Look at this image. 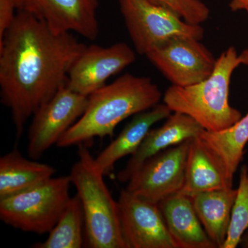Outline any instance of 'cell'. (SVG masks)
I'll return each mask as SVG.
<instances>
[{
	"label": "cell",
	"instance_id": "obj_5",
	"mask_svg": "<svg viewBox=\"0 0 248 248\" xmlns=\"http://www.w3.org/2000/svg\"><path fill=\"white\" fill-rule=\"evenodd\" d=\"M70 176L50 178L40 185L0 200V218L27 232H50L71 200Z\"/></svg>",
	"mask_w": 248,
	"mask_h": 248
},
{
	"label": "cell",
	"instance_id": "obj_13",
	"mask_svg": "<svg viewBox=\"0 0 248 248\" xmlns=\"http://www.w3.org/2000/svg\"><path fill=\"white\" fill-rule=\"evenodd\" d=\"M203 130L200 124L189 116L179 112L171 114L164 125L148 132L126 166L117 174V179L120 182H128L147 160L170 147L197 138Z\"/></svg>",
	"mask_w": 248,
	"mask_h": 248
},
{
	"label": "cell",
	"instance_id": "obj_7",
	"mask_svg": "<svg viewBox=\"0 0 248 248\" xmlns=\"http://www.w3.org/2000/svg\"><path fill=\"white\" fill-rule=\"evenodd\" d=\"M172 86L197 84L208 78L217 59L200 40L186 36L171 37L146 55Z\"/></svg>",
	"mask_w": 248,
	"mask_h": 248
},
{
	"label": "cell",
	"instance_id": "obj_19",
	"mask_svg": "<svg viewBox=\"0 0 248 248\" xmlns=\"http://www.w3.org/2000/svg\"><path fill=\"white\" fill-rule=\"evenodd\" d=\"M199 138L221 165L228 180L232 183L248 142V113L226 130H203Z\"/></svg>",
	"mask_w": 248,
	"mask_h": 248
},
{
	"label": "cell",
	"instance_id": "obj_24",
	"mask_svg": "<svg viewBox=\"0 0 248 248\" xmlns=\"http://www.w3.org/2000/svg\"><path fill=\"white\" fill-rule=\"evenodd\" d=\"M230 8L233 12L243 11L248 16V0H231Z\"/></svg>",
	"mask_w": 248,
	"mask_h": 248
},
{
	"label": "cell",
	"instance_id": "obj_16",
	"mask_svg": "<svg viewBox=\"0 0 248 248\" xmlns=\"http://www.w3.org/2000/svg\"><path fill=\"white\" fill-rule=\"evenodd\" d=\"M233 187L224 171L201 139H192L186 162L185 182L179 194L190 196L200 192Z\"/></svg>",
	"mask_w": 248,
	"mask_h": 248
},
{
	"label": "cell",
	"instance_id": "obj_14",
	"mask_svg": "<svg viewBox=\"0 0 248 248\" xmlns=\"http://www.w3.org/2000/svg\"><path fill=\"white\" fill-rule=\"evenodd\" d=\"M177 248H217L199 219L190 197L176 194L159 203Z\"/></svg>",
	"mask_w": 248,
	"mask_h": 248
},
{
	"label": "cell",
	"instance_id": "obj_8",
	"mask_svg": "<svg viewBox=\"0 0 248 248\" xmlns=\"http://www.w3.org/2000/svg\"><path fill=\"white\" fill-rule=\"evenodd\" d=\"M89 97L62 87L50 100L39 108L29 130L28 154L31 159H40L82 116Z\"/></svg>",
	"mask_w": 248,
	"mask_h": 248
},
{
	"label": "cell",
	"instance_id": "obj_11",
	"mask_svg": "<svg viewBox=\"0 0 248 248\" xmlns=\"http://www.w3.org/2000/svg\"><path fill=\"white\" fill-rule=\"evenodd\" d=\"M136 53L124 42L108 47L86 46L72 65L66 86L89 97L105 86L109 78L134 63Z\"/></svg>",
	"mask_w": 248,
	"mask_h": 248
},
{
	"label": "cell",
	"instance_id": "obj_22",
	"mask_svg": "<svg viewBox=\"0 0 248 248\" xmlns=\"http://www.w3.org/2000/svg\"><path fill=\"white\" fill-rule=\"evenodd\" d=\"M153 4L164 6L180 16L186 22L202 25L208 20L210 9L201 0H149Z\"/></svg>",
	"mask_w": 248,
	"mask_h": 248
},
{
	"label": "cell",
	"instance_id": "obj_23",
	"mask_svg": "<svg viewBox=\"0 0 248 248\" xmlns=\"http://www.w3.org/2000/svg\"><path fill=\"white\" fill-rule=\"evenodd\" d=\"M16 10L17 9L12 0H0V40L12 26L17 14L15 13Z\"/></svg>",
	"mask_w": 248,
	"mask_h": 248
},
{
	"label": "cell",
	"instance_id": "obj_27",
	"mask_svg": "<svg viewBox=\"0 0 248 248\" xmlns=\"http://www.w3.org/2000/svg\"><path fill=\"white\" fill-rule=\"evenodd\" d=\"M241 246L243 248H248V230L245 233L241 242Z\"/></svg>",
	"mask_w": 248,
	"mask_h": 248
},
{
	"label": "cell",
	"instance_id": "obj_10",
	"mask_svg": "<svg viewBox=\"0 0 248 248\" xmlns=\"http://www.w3.org/2000/svg\"><path fill=\"white\" fill-rule=\"evenodd\" d=\"M121 227L127 248H177L159 204L121 191L117 201Z\"/></svg>",
	"mask_w": 248,
	"mask_h": 248
},
{
	"label": "cell",
	"instance_id": "obj_4",
	"mask_svg": "<svg viewBox=\"0 0 248 248\" xmlns=\"http://www.w3.org/2000/svg\"><path fill=\"white\" fill-rule=\"evenodd\" d=\"M70 177L84 210L85 245L91 248H127L116 202L86 143L78 145Z\"/></svg>",
	"mask_w": 248,
	"mask_h": 248
},
{
	"label": "cell",
	"instance_id": "obj_12",
	"mask_svg": "<svg viewBox=\"0 0 248 248\" xmlns=\"http://www.w3.org/2000/svg\"><path fill=\"white\" fill-rule=\"evenodd\" d=\"M98 0H27L25 7L59 32H76L89 40L99 35Z\"/></svg>",
	"mask_w": 248,
	"mask_h": 248
},
{
	"label": "cell",
	"instance_id": "obj_1",
	"mask_svg": "<svg viewBox=\"0 0 248 248\" xmlns=\"http://www.w3.org/2000/svg\"><path fill=\"white\" fill-rule=\"evenodd\" d=\"M86 47L72 32H56L27 10H18L0 40L1 101L11 110L17 140L37 109L66 86Z\"/></svg>",
	"mask_w": 248,
	"mask_h": 248
},
{
	"label": "cell",
	"instance_id": "obj_6",
	"mask_svg": "<svg viewBox=\"0 0 248 248\" xmlns=\"http://www.w3.org/2000/svg\"><path fill=\"white\" fill-rule=\"evenodd\" d=\"M121 14L137 53L146 56L163 42L176 36L202 40V25L190 24L164 6L149 0H118Z\"/></svg>",
	"mask_w": 248,
	"mask_h": 248
},
{
	"label": "cell",
	"instance_id": "obj_9",
	"mask_svg": "<svg viewBox=\"0 0 248 248\" xmlns=\"http://www.w3.org/2000/svg\"><path fill=\"white\" fill-rule=\"evenodd\" d=\"M192 140L170 147L145 161L130 177L127 190L158 204L179 193L185 182L186 162Z\"/></svg>",
	"mask_w": 248,
	"mask_h": 248
},
{
	"label": "cell",
	"instance_id": "obj_15",
	"mask_svg": "<svg viewBox=\"0 0 248 248\" xmlns=\"http://www.w3.org/2000/svg\"><path fill=\"white\" fill-rule=\"evenodd\" d=\"M172 112L166 104H159L134 115L133 120L124 127L117 138L94 158L99 170L104 176L109 174L117 161L135 153L153 125L167 119Z\"/></svg>",
	"mask_w": 248,
	"mask_h": 248
},
{
	"label": "cell",
	"instance_id": "obj_3",
	"mask_svg": "<svg viewBox=\"0 0 248 248\" xmlns=\"http://www.w3.org/2000/svg\"><path fill=\"white\" fill-rule=\"evenodd\" d=\"M241 65L234 46L217 59L216 66L208 78L191 86H170L163 101L173 112L190 117L204 130L219 132L230 128L243 117L229 103L232 76Z\"/></svg>",
	"mask_w": 248,
	"mask_h": 248
},
{
	"label": "cell",
	"instance_id": "obj_26",
	"mask_svg": "<svg viewBox=\"0 0 248 248\" xmlns=\"http://www.w3.org/2000/svg\"><path fill=\"white\" fill-rule=\"evenodd\" d=\"M12 1H14L15 5H16V9L18 11V10L24 9L27 0H12Z\"/></svg>",
	"mask_w": 248,
	"mask_h": 248
},
{
	"label": "cell",
	"instance_id": "obj_20",
	"mask_svg": "<svg viewBox=\"0 0 248 248\" xmlns=\"http://www.w3.org/2000/svg\"><path fill=\"white\" fill-rule=\"evenodd\" d=\"M85 218L78 195L71 197L53 229L44 242L32 245L35 248H81L85 244Z\"/></svg>",
	"mask_w": 248,
	"mask_h": 248
},
{
	"label": "cell",
	"instance_id": "obj_25",
	"mask_svg": "<svg viewBox=\"0 0 248 248\" xmlns=\"http://www.w3.org/2000/svg\"><path fill=\"white\" fill-rule=\"evenodd\" d=\"M239 59L241 64L248 66V48L245 49L244 51L239 54Z\"/></svg>",
	"mask_w": 248,
	"mask_h": 248
},
{
	"label": "cell",
	"instance_id": "obj_18",
	"mask_svg": "<svg viewBox=\"0 0 248 248\" xmlns=\"http://www.w3.org/2000/svg\"><path fill=\"white\" fill-rule=\"evenodd\" d=\"M55 172L53 166L28 159L15 148L0 158V200L40 185Z\"/></svg>",
	"mask_w": 248,
	"mask_h": 248
},
{
	"label": "cell",
	"instance_id": "obj_17",
	"mask_svg": "<svg viewBox=\"0 0 248 248\" xmlns=\"http://www.w3.org/2000/svg\"><path fill=\"white\" fill-rule=\"evenodd\" d=\"M236 193V189L230 187L190 196L201 223L217 248H222L226 241Z\"/></svg>",
	"mask_w": 248,
	"mask_h": 248
},
{
	"label": "cell",
	"instance_id": "obj_2",
	"mask_svg": "<svg viewBox=\"0 0 248 248\" xmlns=\"http://www.w3.org/2000/svg\"><path fill=\"white\" fill-rule=\"evenodd\" d=\"M162 97L159 86L151 78L124 75L90 94L84 113L57 146L66 148L94 138H111L121 122L155 107Z\"/></svg>",
	"mask_w": 248,
	"mask_h": 248
},
{
	"label": "cell",
	"instance_id": "obj_21",
	"mask_svg": "<svg viewBox=\"0 0 248 248\" xmlns=\"http://www.w3.org/2000/svg\"><path fill=\"white\" fill-rule=\"evenodd\" d=\"M237 193L232 209L231 222L222 248H236L248 230V168L241 167Z\"/></svg>",
	"mask_w": 248,
	"mask_h": 248
}]
</instances>
